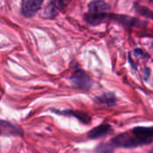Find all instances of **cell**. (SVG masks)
I'll return each instance as SVG.
<instances>
[{"label":"cell","instance_id":"3","mask_svg":"<svg viewBox=\"0 0 153 153\" xmlns=\"http://www.w3.org/2000/svg\"><path fill=\"white\" fill-rule=\"evenodd\" d=\"M50 112L53 114H56L57 116L62 117H74L76 118L81 124L89 126L91 124L92 118L91 117L87 114L86 112L81 111V110H75V109H57V108H51Z\"/></svg>","mask_w":153,"mask_h":153},{"label":"cell","instance_id":"14","mask_svg":"<svg viewBox=\"0 0 153 153\" xmlns=\"http://www.w3.org/2000/svg\"><path fill=\"white\" fill-rule=\"evenodd\" d=\"M150 153H152V150H151V152H150Z\"/></svg>","mask_w":153,"mask_h":153},{"label":"cell","instance_id":"6","mask_svg":"<svg viewBox=\"0 0 153 153\" xmlns=\"http://www.w3.org/2000/svg\"><path fill=\"white\" fill-rule=\"evenodd\" d=\"M0 136L3 137H22V129L15 124L0 119Z\"/></svg>","mask_w":153,"mask_h":153},{"label":"cell","instance_id":"7","mask_svg":"<svg viewBox=\"0 0 153 153\" xmlns=\"http://www.w3.org/2000/svg\"><path fill=\"white\" fill-rule=\"evenodd\" d=\"M114 129L110 124L108 123H102L100 126L92 128L91 131L88 132L87 137L91 140H97L102 137H105L111 133H113Z\"/></svg>","mask_w":153,"mask_h":153},{"label":"cell","instance_id":"1","mask_svg":"<svg viewBox=\"0 0 153 153\" xmlns=\"http://www.w3.org/2000/svg\"><path fill=\"white\" fill-rule=\"evenodd\" d=\"M69 81L75 88L82 91H89L93 85L91 77L81 68H75L73 71L71 76L69 77Z\"/></svg>","mask_w":153,"mask_h":153},{"label":"cell","instance_id":"9","mask_svg":"<svg viewBox=\"0 0 153 153\" xmlns=\"http://www.w3.org/2000/svg\"><path fill=\"white\" fill-rule=\"evenodd\" d=\"M89 13L103 14L110 11V5L103 0H93L88 5Z\"/></svg>","mask_w":153,"mask_h":153},{"label":"cell","instance_id":"5","mask_svg":"<svg viewBox=\"0 0 153 153\" xmlns=\"http://www.w3.org/2000/svg\"><path fill=\"white\" fill-rule=\"evenodd\" d=\"M133 135L141 143L142 145H150L153 142L152 126H136L131 130Z\"/></svg>","mask_w":153,"mask_h":153},{"label":"cell","instance_id":"2","mask_svg":"<svg viewBox=\"0 0 153 153\" xmlns=\"http://www.w3.org/2000/svg\"><path fill=\"white\" fill-rule=\"evenodd\" d=\"M116 148H122V149H134L143 146L141 143L130 132L121 133L115 137L112 138L110 142Z\"/></svg>","mask_w":153,"mask_h":153},{"label":"cell","instance_id":"8","mask_svg":"<svg viewBox=\"0 0 153 153\" xmlns=\"http://www.w3.org/2000/svg\"><path fill=\"white\" fill-rule=\"evenodd\" d=\"M44 0H22V13L25 17L33 16L42 6Z\"/></svg>","mask_w":153,"mask_h":153},{"label":"cell","instance_id":"11","mask_svg":"<svg viewBox=\"0 0 153 153\" xmlns=\"http://www.w3.org/2000/svg\"><path fill=\"white\" fill-rule=\"evenodd\" d=\"M110 19L116 21L117 22L122 24L123 26L126 27H134V26H138L140 23V21L128 16V15H121V14H111Z\"/></svg>","mask_w":153,"mask_h":153},{"label":"cell","instance_id":"4","mask_svg":"<svg viewBox=\"0 0 153 153\" xmlns=\"http://www.w3.org/2000/svg\"><path fill=\"white\" fill-rule=\"evenodd\" d=\"M71 0H51L46 6L43 16L48 19H53L56 17L59 13L63 12L70 4Z\"/></svg>","mask_w":153,"mask_h":153},{"label":"cell","instance_id":"13","mask_svg":"<svg viewBox=\"0 0 153 153\" xmlns=\"http://www.w3.org/2000/svg\"><path fill=\"white\" fill-rule=\"evenodd\" d=\"M135 10H136V12H137L138 13H140V14H142V15L147 16V17H149L150 19L152 18V12L150 9H148V8H146V7H144V6H142V5H135Z\"/></svg>","mask_w":153,"mask_h":153},{"label":"cell","instance_id":"10","mask_svg":"<svg viewBox=\"0 0 153 153\" xmlns=\"http://www.w3.org/2000/svg\"><path fill=\"white\" fill-rule=\"evenodd\" d=\"M117 98L114 92H106L94 99V103L97 105H102L107 107H113L117 104Z\"/></svg>","mask_w":153,"mask_h":153},{"label":"cell","instance_id":"12","mask_svg":"<svg viewBox=\"0 0 153 153\" xmlns=\"http://www.w3.org/2000/svg\"><path fill=\"white\" fill-rule=\"evenodd\" d=\"M95 153H115L116 147L111 143H100L94 149Z\"/></svg>","mask_w":153,"mask_h":153}]
</instances>
